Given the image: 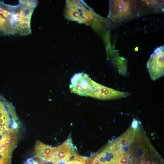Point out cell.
<instances>
[{"label":"cell","instance_id":"cell-1","mask_svg":"<svg viewBox=\"0 0 164 164\" xmlns=\"http://www.w3.org/2000/svg\"><path fill=\"white\" fill-rule=\"evenodd\" d=\"M37 0H21L15 11L14 35L25 36L31 33V20Z\"/></svg>","mask_w":164,"mask_h":164},{"label":"cell","instance_id":"cell-2","mask_svg":"<svg viewBox=\"0 0 164 164\" xmlns=\"http://www.w3.org/2000/svg\"><path fill=\"white\" fill-rule=\"evenodd\" d=\"M94 82L84 73H77L70 79V89L73 93L90 97L93 92Z\"/></svg>","mask_w":164,"mask_h":164},{"label":"cell","instance_id":"cell-3","mask_svg":"<svg viewBox=\"0 0 164 164\" xmlns=\"http://www.w3.org/2000/svg\"><path fill=\"white\" fill-rule=\"evenodd\" d=\"M16 5H11L0 1V35H14V15Z\"/></svg>","mask_w":164,"mask_h":164},{"label":"cell","instance_id":"cell-4","mask_svg":"<svg viewBox=\"0 0 164 164\" xmlns=\"http://www.w3.org/2000/svg\"><path fill=\"white\" fill-rule=\"evenodd\" d=\"M135 3L133 1L114 0L110 4V16L116 21L126 19L134 12Z\"/></svg>","mask_w":164,"mask_h":164},{"label":"cell","instance_id":"cell-5","mask_svg":"<svg viewBox=\"0 0 164 164\" xmlns=\"http://www.w3.org/2000/svg\"><path fill=\"white\" fill-rule=\"evenodd\" d=\"M164 46L156 48L147 63L151 79L155 80L164 75Z\"/></svg>","mask_w":164,"mask_h":164},{"label":"cell","instance_id":"cell-6","mask_svg":"<svg viewBox=\"0 0 164 164\" xmlns=\"http://www.w3.org/2000/svg\"><path fill=\"white\" fill-rule=\"evenodd\" d=\"M69 138L61 145L53 148V153L46 160L55 164H66L69 161L77 159L79 156L71 150L72 145Z\"/></svg>","mask_w":164,"mask_h":164},{"label":"cell","instance_id":"cell-7","mask_svg":"<svg viewBox=\"0 0 164 164\" xmlns=\"http://www.w3.org/2000/svg\"><path fill=\"white\" fill-rule=\"evenodd\" d=\"M94 92L91 95L95 98L101 100L117 99L128 96L130 94L118 91L95 82Z\"/></svg>","mask_w":164,"mask_h":164}]
</instances>
